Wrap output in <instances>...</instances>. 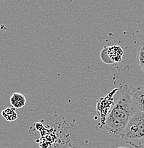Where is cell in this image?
Segmentation results:
<instances>
[{
    "label": "cell",
    "instance_id": "4",
    "mask_svg": "<svg viewBox=\"0 0 144 148\" xmlns=\"http://www.w3.org/2000/svg\"><path fill=\"white\" fill-rule=\"evenodd\" d=\"M114 104V99L113 97L111 98V96H105L104 98H100L99 100L97 103V111L101 118V126H103L104 125L106 117L111 109L112 108Z\"/></svg>",
    "mask_w": 144,
    "mask_h": 148
},
{
    "label": "cell",
    "instance_id": "3",
    "mask_svg": "<svg viewBox=\"0 0 144 148\" xmlns=\"http://www.w3.org/2000/svg\"><path fill=\"white\" fill-rule=\"evenodd\" d=\"M124 55L123 49L120 46L114 45L105 47L101 53V58L107 64L119 63L123 59Z\"/></svg>",
    "mask_w": 144,
    "mask_h": 148
},
{
    "label": "cell",
    "instance_id": "2",
    "mask_svg": "<svg viewBox=\"0 0 144 148\" xmlns=\"http://www.w3.org/2000/svg\"><path fill=\"white\" fill-rule=\"evenodd\" d=\"M121 137L133 147L144 148L143 112L138 110L133 115Z\"/></svg>",
    "mask_w": 144,
    "mask_h": 148
},
{
    "label": "cell",
    "instance_id": "1",
    "mask_svg": "<svg viewBox=\"0 0 144 148\" xmlns=\"http://www.w3.org/2000/svg\"><path fill=\"white\" fill-rule=\"evenodd\" d=\"M137 111L131 91L125 86L108 112L103 127L111 135L121 137L130 120Z\"/></svg>",
    "mask_w": 144,
    "mask_h": 148
},
{
    "label": "cell",
    "instance_id": "6",
    "mask_svg": "<svg viewBox=\"0 0 144 148\" xmlns=\"http://www.w3.org/2000/svg\"><path fill=\"white\" fill-rule=\"evenodd\" d=\"M10 104L15 109H19L24 107L27 103L26 97L20 92H14L10 97Z\"/></svg>",
    "mask_w": 144,
    "mask_h": 148
},
{
    "label": "cell",
    "instance_id": "9",
    "mask_svg": "<svg viewBox=\"0 0 144 148\" xmlns=\"http://www.w3.org/2000/svg\"><path fill=\"white\" fill-rule=\"evenodd\" d=\"M118 148H128L127 147H118Z\"/></svg>",
    "mask_w": 144,
    "mask_h": 148
},
{
    "label": "cell",
    "instance_id": "7",
    "mask_svg": "<svg viewBox=\"0 0 144 148\" xmlns=\"http://www.w3.org/2000/svg\"><path fill=\"white\" fill-rule=\"evenodd\" d=\"M1 115L7 121L13 122L17 120L18 115L14 108L9 107L1 111Z\"/></svg>",
    "mask_w": 144,
    "mask_h": 148
},
{
    "label": "cell",
    "instance_id": "8",
    "mask_svg": "<svg viewBox=\"0 0 144 148\" xmlns=\"http://www.w3.org/2000/svg\"><path fill=\"white\" fill-rule=\"evenodd\" d=\"M136 59L141 70L144 73V43L141 44L138 49Z\"/></svg>",
    "mask_w": 144,
    "mask_h": 148
},
{
    "label": "cell",
    "instance_id": "5",
    "mask_svg": "<svg viewBox=\"0 0 144 148\" xmlns=\"http://www.w3.org/2000/svg\"><path fill=\"white\" fill-rule=\"evenodd\" d=\"M131 94L137 110L144 112V86H138L134 88Z\"/></svg>",
    "mask_w": 144,
    "mask_h": 148
}]
</instances>
